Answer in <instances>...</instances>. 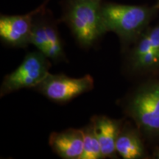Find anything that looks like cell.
Wrapping results in <instances>:
<instances>
[{
    "label": "cell",
    "mask_w": 159,
    "mask_h": 159,
    "mask_svg": "<svg viewBox=\"0 0 159 159\" xmlns=\"http://www.w3.org/2000/svg\"><path fill=\"white\" fill-rule=\"evenodd\" d=\"M123 112L147 143L159 144V75L141 79L122 99Z\"/></svg>",
    "instance_id": "cell-1"
},
{
    "label": "cell",
    "mask_w": 159,
    "mask_h": 159,
    "mask_svg": "<svg viewBox=\"0 0 159 159\" xmlns=\"http://www.w3.org/2000/svg\"><path fill=\"white\" fill-rule=\"evenodd\" d=\"M159 13L156 5L102 2V16L107 32L116 34L126 52L151 25Z\"/></svg>",
    "instance_id": "cell-2"
},
{
    "label": "cell",
    "mask_w": 159,
    "mask_h": 159,
    "mask_svg": "<svg viewBox=\"0 0 159 159\" xmlns=\"http://www.w3.org/2000/svg\"><path fill=\"white\" fill-rule=\"evenodd\" d=\"M102 0H63L60 21L65 23L77 42L90 48L108 33L102 16Z\"/></svg>",
    "instance_id": "cell-3"
},
{
    "label": "cell",
    "mask_w": 159,
    "mask_h": 159,
    "mask_svg": "<svg viewBox=\"0 0 159 159\" xmlns=\"http://www.w3.org/2000/svg\"><path fill=\"white\" fill-rule=\"evenodd\" d=\"M125 52L128 75L143 79L159 75V21L149 26Z\"/></svg>",
    "instance_id": "cell-4"
},
{
    "label": "cell",
    "mask_w": 159,
    "mask_h": 159,
    "mask_svg": "<svg viewBox=\"0 0 159 159\" xmlns=\"http://www.w3.org/2000/svg\"><path fill=\"white\" fill-rule=\"evenodd\" d=\"M50 67V60L39 51L27 53L21 64L4 77L0 96L20 89H34L48 75Z\"/></svg>",
    "instance_id": "cell-5"
},
{
    "label": "cell",
    "mask_w": 159,
    "mask_h": 159,
    "mask_svg": "<svg viewBox=\"0 0 159 159\" xmlns=\"http://www.w3.org/2000/svg\"><path fill=\"white\" fill-rule=\"evenodd\" d=\"M49 1L45 0L41 9L35 15L30 44L50 61L55 63L62 62L66 59L56 21L51 12L47 8Z\"/></svg>",
    "instance_id": "cell-6"
},
{
    "label": "cell",
    "mask_w": 159,
    "mask_h": 159,
    "mask_svg": "<svg viewBox=\"0 0 159 159\" xmlns=\"http://www.w3.org/2000/svg\"><path fill=\"white\" fill-rule=\"evenodd\" d=\"M94 78L90 75L81 77L49 73L34 89L52 102L63 104L94 89Z\"/></svg>",
    "instance_id": "cell-7"
},
{
    "label": "cell",
    "mask_w": 159,
    "mask_h": 159,
    "mask_svg": "<svg viewBox=\"0 0 159 159\" xmlns=\"http://www.w3.org/2000/svg\"><path fill=\"white\" fill-rule=\"evenodd\" d=\"M43 3L23 15H1L0 38L5 44L12 47L25 48L30 44L35 15L41 9Z\"/></svg>",
    "instance_id": "cell-8"
},
{
    "label": "cell",
    "mask_w": 159,
    "mask_h": 159,
    "mask_svg": "<svg viewBox=\"0 0 159 159\" xmlns=\"http://www.w3.org/2000/svg\"><path fill=\"white\" fill-rule=\"evenodd\" d=\"M146 141L132 121H124L117 138L116 150L124 159L150 158Z\"/></svg>",
    "instance_id": "cell-9"
},
{
    "label": "cell",
    "mask_w": 159,
    "mask_h": 159,
    "mask_svg": "<svg viewBox=\"0 0 159 159\" xmlns=\"http://www.w3.org/2000/svg\"><path fill=\"white\" fill-rule=\"evenodd\" d=\"M91 122L94 125L103 158H118L116 143L124 121L97 115L92 116Z\"/></svg>",
    "instance_id": "cell-10"
},
{
    "label": "cell",
    "mask_w": 159,
    "mask_h": 159,
    "mask_svg": "<svg viewBox=\"0 0 159 159\" xmlns=\"http://www.w3.org/2000/svg\"><path fill=\"white\" fill-rule=\"evenodd\" d=\"M49 144L63 159H80L83 152L82 129L69 128L49 135Z\"/></svg>",
    "instance_id": "cell-11"
},
{
    "label": "cell",
    "mask_w": 159,
    "mask_h": 159,
    "mask_svg": "<svg viewBox=\"0 0 159 159\" xmlns=\"http://www.w3.org/2000/svg\"><path fill=\"white\" fill-rule=\"evenodd\" d=\"M81 129L83 134V152L80 159H103L100 144L92 122H90Z\"/></svg>",
    "instance_id": "cell-12"
},
{
    "label": "cell",
    "mask_w": 159,
    "mask_h": 159,
    "mask_svg": "<svg viewBox=\"0 0 159 159\" xmlns=\"http://www.w3.org/2000/svg\"><path fill=\"white\" fill-rule=\"evenodd\" d=\"M152 158H158L159 159V144L156 145L153 148V151H152Z\"/></svg>",
    "instance_id": "cell-13"
},
{
    "label": "cell",
    "mask_w": 159,
    "mask_h": 159,
    "mask_svg": "<svg viewBox=\"0 0 159 159\" xmlns=\"http://www.w3.org/2000/svg\"><path fill=\"white\" fill-rule=\"evenodd\" d=\"M155 5H156L157 7H158V8H159V0H157L156 4H155Z\"/></svg>",
    "instance_id": "cell-14"
}]
</instances>
